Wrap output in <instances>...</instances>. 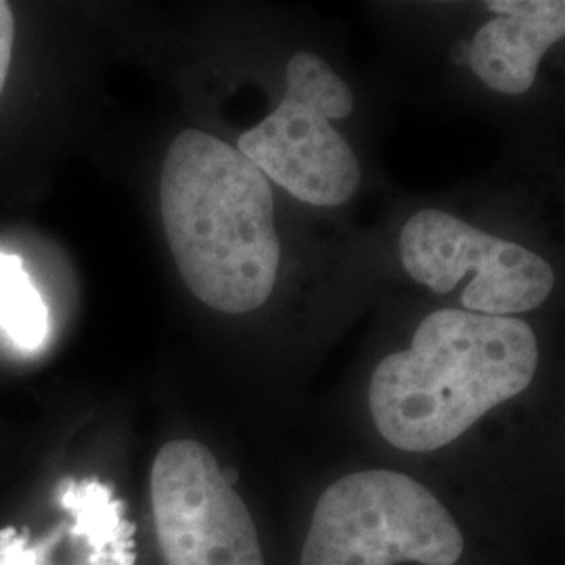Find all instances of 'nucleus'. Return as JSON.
<instances>
[{"label": "nucleus", "mask_w": 565, "mask_h": 565, "mask_svg": "<svg viewBox=\"0 0 565 565\" xmlns=\"http://www.w3.org/2000/svg\"><path fill=\"white\" fill-rule=\"evenodd\" d=\"M156 534L168 565H264L249 509L207 446L174 440L151 467Z\"/></svg>", "instance_id": "423d86ee"}, {"label": "nucleus", "mask_w": 565, "mask_h": 565, "mask_svg": "<svg viewBox=\"0 0 565 565\" xmlns=\"http://www.w3.org/2000/svg\"><path fill=\"white\" fill-rule=\"evenodd\" d=\"M163 228L186 287L214 310L243 315L273 294L281 243L268 179L233 145L189 128L166 153Z\"/></svg>", "instance_id": "f257e3e1"}, {"label": "nucleus", "mask_w": 565, "mask_h": 565, "mask_svg": "<svg viewBox=\"0 0 565 565\" xmlns=\"http://www.w3.org/2000/svg\"><path fill=\"white\" fill-rule=\"evenodd\" d=\"M465 539L417 480L369 469L343 476L315 507L300 565H455Z\"/></svg>", "instance_id": "7ed1b4c3"}, {"label": "nucleus", "mask_w": 565, "mask_h": 565, "mask_svg": "<svg viewBox=\"0 0 565 565\" xmlns=\"http://www.w3.org/2000/svg\"><path fill=\"white\" fill-rule=\"evenodd\" d=\"M497 20L484 23L469 42L467 63L497 93L522 95L534 81L546 51L565 34L562 0H492Z\"/></svg>", "instance_id": "0eeeda50"}, {"label": "nucleus", "mask_w": 565, "mask_h": 565, "mask_svg": "<svg viewBox=\"0 0 565 565\" xmlns=\"http://www.w3.org/2000/svg\"><path fill=\"white\" fill-rule=\"evenodd\" d=\"M352 109L354 95L329 63L296 53L287 65L282 102L239 137V151L300 202L342 205L361 184V166L331 120Z\"/></svg>", "instance_id": "20e7f679"}, {"label": "nucleus", "mask_w": 565, "mask_h": 565, "mask_svg": "<svg viewBox=\"0 0 565 565\" xmlns=\"http://www.w3.org/2000/svg\"><path fill=\"white\" fill-rule=\"evenodd\" d=\"M401 258L406 273L436 294L469 279L461 303L476 315L534 310L555 287V273L541 256L440 210H422L404 224Z\"/></svg>", "instance_id": "39448f33"}, {"label": "nucleus", "mask_w": 565, "mask_h": 565, "mask_svg": "<svg viewBox=\"0 0 565 565\" xmlns=\"http://www.w3.org/2000/svg\"><path fill=\"white\" fill-rule=\"evenodd\" d=\"M13 42H15V18L9 2L0 0V93L9 76L11 57H13Z\"/></svg>", "instance_id": "1a4fd4ad"}, {"label": "nucleus", "mask_w": 565, "mask_h": 565, "mask_svg": "<svg viewBox=\"0 0 565 565\" xmlns=\"http://www.w3.org/2000/svg\"><path fill=\"white\" fill-rule=\"evenodd\" d=\"M536 366L539 342L524 321L438 310L417 327L408 350L373 371L371 415L390 445L431 452L522 394Z\"/></svg>", "instance_id": "f03ea898"}, {"label": "nucleus", "mask_w": 565, "mask_h": 565, "mask_svg": "<svg viewBox=\"0 0 565 565\" xmlns=\"http://www.w3.org/2000/svg\"><path fill=\"white\" fill-rule=\"evenodd\" d=\"M0 327L21 348L46 340L49 315L20 258L0 252Z\"/></svg>", "instance_id": "6e6552de"}]
</instances>
